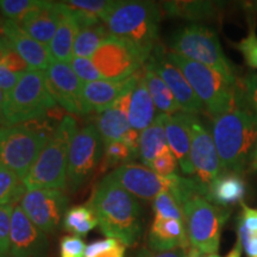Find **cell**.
I'll use <instances>...</instances> for the list:
<instances>
[{
  "instance_id": "35",
  "label": "cell",
  "mask_w": 257,
  "mask_h": 257,
  "mask_svg": "<svg viewBox=\"0 0 257 257\" xmlns=\"http://www.w3.org/2000/svg\"><path fill=\"white\" fill-rule=\"evenodd\" d=\"M240 104L257 121V74L249 73L238 81Z\"/></svg>"
},
{
  "instance_id": "42",
  "label": "cell",
  "mask_w": 257,
  "mask_h": 257,
  "mask_svg": "<svg viewBox=\"0 0 257 257\" xmlns=\"http://www.w3.org/2000/svg\"><path fill=\"white\" fill-rule=\"evenodd\" d=\"M0 63L3 64V66H5L6 68L11 70V72L14 73H21V74H24L30 70L29 68L28 63L25 62L23 60V57H22L19 54L16 53L15 50L12 49H8V51L5 53V55L3 56L2 61H0Z\"/></svg>"
},
{
  "instance_id": "23",
  "label": "cell",
  "mask_w": 257,
  "mask_h": 257,
  "mask_svg": "<svg viewBox=\"0 0 257 257\" xmlns=\"http://www.w3.org/2000/svg\"><path fill=\"white\" fill-rule=\"evenodd\" d=\"M245 182L242 175L232 172H221L208 186L206 199L217 206L226 208L238 204L245 197Z\"/></svg>"
},
{
  "instance_id": "7",
  "label": "cell",
  "mask_w": 257,
  "mask_h": 257,
  "mask_svg": "<svg viewBox=\"0 0 257 257\" xmlns=\"http://www.w3.org/2000/svg\"><path fill=\"white\" fill-rule=\"evenodd\" d=\"M170 51L201 63L223 75L231 85L238 86L233 67L225 56L217 34L201 24H189L173 34Z\"/></svg>"
},
{
  "instance_id": "28",
  "label": "cell",
  "mask_w": 257,
  "mask_h": 257,
  "mask_svg": "<svg viewBox=\"0 0 257 257\" xmlns=\"http://www.w3.org/2000/svg\"><path fill=\"white\" fill-rule=\"evenodd\" d=\"M144 80H146L148 91L152 96L154 105L160 111V113L174 114L181 111L166 82L152 68L147 66H144Z\"/></svg>"
},
{
  "instance_id": "13",
  "label": "cell",
  "mask_w": 257,
  "mask_h": 257,
  "mask_svg": "<svg viewBox=\"0 0 257 257\" xmlns=\"http://www.w3.org/2000/svg\"><path fill=\"white\" fill-rule=\"evenodd\" d=\"M144 66L152 68L166 82L182 112L197 115L204 111V104L193 91L181 70L168 60L167 50L161 44H157Z\"/></svg>"
},
{
  "instance_id": "17",
  "label": "cell",
  "mask_w": 257,
  "mask_h": 257,
  "mask_svg": "<svg viewBox=\"0 0 257 257\" xmlns=\"http://www.w3.org/2000/svg\"><path fill=\"white\" fill-rule=\"evenodd\" d=\"M0 38L10 49L23 57L30 70H46L53 63L48 47L29 36L16 22L10 19L0 21Z\"/></svg>"
},
{
  "instance_id": "31",
  "label": "cell",
  "mask_w": 257,
  "mask_h": 257,
  "mask_svg": "<svg viewBox=\"0 0 257 257\" xmlns=\"http://www.w3.org/2000/svg\"><path fill=\"white\" fill-rule=\"evenodd\" d=\"M28 192L24 180L0 163V205L16 206Z\"/></svg>"
},
{
  "instance_id": "4",
  "label": "cell",
  "mask_w": 257,
  "mask_h": 257,
  "mask_svg": "<svg viewBox=\"0 0 257 257\" xmlns=\"http://www.w3.org/2000/svg\"><path fill=\"white\" fill-rule=\"evenodd\" d=\"M161 5L155 2H121L104 22L112 36L134 44L144 61L149 60L159 41Z\"/></svg>"
},
{
  "instance_id": "29",
  "label": "cell",
  "mask_w": 257,
  "mask_h": 257,
  "mask_svg": "<svg viewBox=\"0 0 257 257\" xmlns=\"http://www.w3.org/2000/svg\"><path fill=\"white\" fill-rule=\"evenodd\" d=\"M161 8L169 17L184 18L188 21H201L213 17L218 6L212 2H163Z\"/></svg>"
},
{
  "instance_id": "49",
  "label": "cell",
  "mask_w": 257,
  "mask_h": 257,
  "mask_svg": "<svg viewBox=\"0 0 257 257\" xmlns=\"http://www.w3.org/2000/svg\"><path fill=\"white\" fill-rule=\"evenodd\" d=\"M125 250H126V245L118 240L117 244H115L113 248H111L110 250H107V251L102 252L100 255L95 257H124Z\"/></svg>"
},
{
  "instance_id": "15",
  "label": "cell",
  "mask_w": 257,
  "mask_h": 257,
  "mask_svg": "<svg viewBox=\"0 0 257 257\" xmlns=\"http://www.w3.org/2000/svg\"><path fill=\"white\" fill-rule=\"evenodd\" d=\"M47 234L29 219L19 205L14 207L10 233V257H47Z\"/></svg>"
},
{
  "instance_id": "27",
  "label": "cell",
  "mask_w": 257,
  "mask_h": 257,
  "mask_svg": "<svg viewBox=\"0 0 257 257\" xmlns=\"http://www.w3.org/2000/svg\"><path fill=\"white\" fill-rule=\"evenodd\" d=\"M95 126L100 134L104 144H108L115 141H121L124 135L131 127L127 113L111 106L110 108L101 112L96 117Z\"/></svg>"
},
{
  "instance_id": "9",
  "label": "cell",
  "mask_w": 257,
  "mask_h": 257,
  "mask_svg": "<svg viewBox=\"0 0 257 257\" xmlns=\"http://www.w3.org/2000/svg\"><path fill=\"white\" fill-rule=\"evenodd\" d=\"M181 208L191 248L204 255H217L221 230L230 211L212 204L201 195L188 199Z\"/></svg>"
},
{
  "instance_id": "36",
  "label": "cell",
  "mask_w": 257,
  "mask_h": 257,
  "mask_svg": "<svg viewBox=\"0 0 257 257\" xmlns=\"http://www.w3.org/2000/svg\"><path fill=\"white\" fill-rule=\"evenodd\" d=\"M135 159L134 154L128 149V147L121 141H115L108 144H105L104 155L101 160V172L111 168V167L121 165L126 161Z\"/></svg>"
},
{
  "instance_id": "37",
  "label": "cell",
  "mask_w": 257,
  "mask_h": 257,
  "mask_svg": "<svg viewBox=\"0 0 257 257\" xmlns=\"http://www.w3.org/2000/svg\"><path fill=\"white\" fill-rule=\"evenodd\" d=\"M70 67L76 74V76L81 80L83 83L98 81V80H102L101 74L96 69L92 60L86 59V57H75L73 56L72 61L69 62Z\"/></svg>"
},
{
  "instance_id": "21",
  "label": "cell",
  "mask_w": 257,
  "mask_h": 257,
  "mask_svg": "<svg viewBox=\"0 0 257 257\" xmlns=\"http://www.w3.org/2000/svg\"><path fill=\"white\" fill-rule=\"evenodd\" d=\"M61 18H62L61 2H44L35 14H32L19 25L29 36L48 47L53 37L55 36Z\"/></svg>"
},
{
  "instance_id": "25",
  "label": "cell",
  "mask_w": 257,
  "mask_h": 257,
  "mask_svg": "<svg viewBox=\"0 0 257 257\" xmlns=\"http://www.w3.org/2000/svg\"><path fill=\"white\" fill-rule=\"evenodd\" d=\"M165 113L156 115L153 124L140 134V157L147 167L168 147L165 128Z\"/></svg>"
},
{
  "instance_id": "46",
  "label": "cell",
  "mask_w": 257,
  "mask_h": 257,
  "mask_svg": "<svg viewBox=\"0 0 257 257\" xmlns=\"http://www.w3.org/2000/svg\"><path fill=\"white\" fill-rule=\"evenodd\" d=\"M118 240L114 238H106L101 240H96V242L89 244L88 246H86L85 251V257H95L100 253L107 251L111 248L117 244Z\"/></svg>"
},
{
  "instance_id": "50",
  "label": "cell",
  "mask_w": 257,
  "mask_h": 257,
  "mask_svg": "<svg viewBox=\"0 0 257 257\" xmlns=\"http://www.w3.org/2000/svg\"><path fill=\"white\" fill-rule=\"evenodd\" d=\"M6 92L0 89V127L5 126V119H4V102H5Z\"/></svg>"
},
{
  "instance_id": "16",
  "label": "cell",
  "mask_w": 257,
  "mask_h": 257,
  "mask_svg": "<svg viewBox=\"0 0 257 257\" xmlns=\"http://www.w3.org/2000/svg\"><path fill=\"white\" fill-rule=\"evenodd\" d=\"M48 88L63 110L73 114L83 115L82 88L83 82L74 73L69 63L53 62L44 70Z\"/></svg>"
},
{
  "instance_id": "41",
  "label": "cell",
  "mask_w": 257,
  "mask_h": 257,
  "mask_svg": "<svg viewBox=\"0 0 257 257\" xmlns=\"http://www.w3.org/2000/svg\"><path fill=\"white\" fill-rule=\"evenodd\" d=\"M86 244L80 237L68 234L60 240V257H85Z\"/></svg>"
},
{
  "instance_id": "39",
  "label": "cell",
  "mask_w": 257,
  "mask_h": 257,
  "mask_svg": "<svg viewBox=\"0 0 257 257\" xmlns=\"http://www.w3.org/2000/svg\"><path fill=\"white\" fill-rule=\"evenodd\" d=\"M155 172L156 174L161 176H170L174 175L178 168V160L174 156V154L172 153V150L169 148H167L166 150H163L155 160L150 163V166L148 167Z\"/></svg>"
},
{
  "instance_id": "5",
  "label": "cell",
  "mask_w": 257,
  "mask_h": 257,
  "mask_svg": "<svg viewBox=\"0 0 257 257\" xmlns=\"http://www.w3.org/2000/svg\"><path fill=\"white\" fill-rule=\"evenodd\" d=\"M76 133V120L72 115H64L25 176L24 184L28 191L42 188L61 191L66 187L69 149Z\"/></svg>"
},
{
  "instance_id": "2",
  "label": "cell",
  "mask_w": 257,
  "mask_h": 257,
  "mask_svg": "<svg viewBox=\"0 0 257 257\" xmlns=\"http://www.w3.org/2000/svg\"><path fill=\"white\" fill-rule=\"evenodd\" d=\"M212 137L223 172L242 174L257 144V121L242 104L213 119Z\"/></svg>"
},
{
  "instance_id": "14",
  "label": "cell",
  "mask_w": 257,
  "mask_h": 257,
  "mask_svg": "<svg viewBox=\"0 0 257 257\" xmlns=\"http://www.w3.org/2000/svg\"><path fill=\"white\" fill-rule=\"evenodd\" d=\"M191 161L197 179L207 189L223 172L212 134L202 125L197 115L191 117Z\"/></svg>"
},
{
  "instance_id": "48",
  "label": "cell",
  "mask_w": 257,
  "mask_h": 257,
  "mask_svg": "<svg viewBox=\"0 0 257 257\" xmlns=\"http://www.w3.org/2000/svg\"><path fill=\"white\" fill-rule=\"evenodd\" d=\"M121 142H124L134 154V156H140V131L130 128L124 137L121 138Z\"/></svg>"
},
{
  "instance_id": "53",
  "label": "cell",
  "mask_w": 257,
  "mask_h": 257,
  "mask_svg": "<svg viewBox=\"0 0 257 257\" xmlns=\"http://www.w3.org/2000/svg\"><path fill=\"white\" fill-rule=\"evenodd\" d=\"M252 8H253V9H255V10H256V11H257V2H256V3H253Z\"/></svg>"
},
{
  "instance_id": "10",
  "label": "cell",
  "mask_w": 257,
  "mask_h": 257,
  "mask_svg": "<svg viewBox=\"0 0 257 257\" xmlns=\"http://www.w3.org/2000/svg\"><path fill=\"white\" fill-rule=\"evenodd\" d=\"M100 134L94 124L78 131L70 144L67 168V185L72 192L78 191L98 167L104 155Z\"/></svg>"
},
{
  "instance_id": "3",
  "label": "cell",
  "mask_w": 257,
  "mask_h": 257,
  "mask_svg": "<svg viewBox=\"0 0 257 257\" xmlns=\"http://www.w3.org/2000/svg\"><path fill=\"white\" fill-rule=\"evenodd\" d=\"M50 111L37 119L0 127V163L21 179H25L57 127L51 125L55 115Z\"/></svg>"
},
{
  "instance_id": "32",
  "label": "cell",
  "mask_w": 257,
  "mask_h": 257,
  "mask_svg": "<svg viewBox=\"0 0 257 257\" xmlns=\"http://www.w3.org/2000/svg\"><path fill=\"white\" fill-rule=\"evenodd\" d=\"M121 2L115 0H69L64 2L68 8L82 12L89 17L105 22Z\"/></svg>"
},
{
  "instance_id": "8",
  "label": "cell",
  "mask_w": 257,
  "mask_h": 257,
  "mask_svg": "<svg viewBox=\"0 0 257 257\" xmlns=\"http://www.w3.org/2000/svg\"><path fill=\"white\" fill-rule=\"evenodd\" d=\"M56 106L48 88L44 70H29L17 85L6 92L4 102L5 126H14L43 117Z\"/></svg>"
},
{
  "instance_id": "30",
  "label": "cell",
  "mask_w": 257,
  "mask_h": 257,
  "mask_svg": "<svg viewBox=\"0 0 257 257\" xmlns=\"http://www.w3.org/2000/svg\"><path fill=\"white\" fill-rule=\"evenodd\" d=\"M99 225L98 218L89 205H78L70 207L63 218L64 229L76 237H85Z\"/></svg>"
},
{
  "instance_id": "6",
  "label": "cell",
  "mask_w": 257,
  "mask_h": 257,
  "mask_svg": "<svg viewBox=\"0 0 257 257\" xmlns=\"http://www.w3.org/2000/svg\"><path fill=\"white\" fill-rule=\"evenodd\" d=\"M167 57L181 70L213 119L240 104L238 86L231 85L216 70L173 51H167Z\"/></svg>"
},
{
  "instance_id": "43",
  "label": "cell",
  "mask_w": 257,
  "mask_h": 257,
  "mask_svg": "<svg viewBox=\"0 0 257 257\" xmlns=\"http://www.w3.org/2000/svg\"><path fill=\"white\" fill-rule=\"evenodd\" d=\"M238 240L248 257H257V233H250L242 225H238Z\"/></svg>"
},
{
  "instance_id": "18",
  "label": "cell",
  "mask_w": 257,
  "mask_h": 257,
  "mask_svg": "<svg viewBox=\"0 0 257 257\" xmlns=\"http://www.w3.org/2000/svg\"><path fill=\"white\" fill-rule=\"evenodd\" d=\"M144 67L130 78L124 80H98V81L83 83L82 88V111L83 114L91 112L100 114L110 108L119 96L128 89L136 87L138 80L143 74Z\"/></svg>"
},
{
  "instance_id": "19",
  "label": "cell",
  "mask_w": 257,
  "mask_h": 257,
  "mask_svg": "<svg viewBox=\"0 0 257 257\" xmlns=\"http://www.w3.org/2000/svg\"><path fill=\"white\" fill-rule=\"evenodd\" d=\"M191 117L192 114L180 111L166 114L165 119L167 143L186 175H195L191 161Z\"/></svg>"
},
{
  "instance_id": "44",
  "label": "cell",
  "mask_w": 257,
  "mask_h": 257,
  "mask_svg": "<svg viewBox=\"0 0 257 257\" xmlns=\"http://www.w3.org/2000/svg\"><path fill=\"white\" fill-rule=\"evenodd\" d=\"M239 224L250 233H257V208H251L242 204Z\"/></svg>"
},
{
  "instance_id": "12",
  "label": "cell",
  "mask_w": 257,
  "mask_h": 257,
  "mask_svg": "<svg viewBox=\"0 0 257 257\" xmlns=\"http://www.w3.org/2000/svg\"><path fill=\"white\" fill-rule=\"evenodd\" d=\"M68 198L60 189H32L22 199V210L44 233L56 232L63 224Z\"/></svg>"
},
{
  "instance_id": "26",
  "label": "cell",
  "mask_w": 257,
  "mask_h": 257,
  "mask_svg": "<svg viewBox=\"0 0 257 257\" xmlns=\"http://www.w3.org/2000/svg\"><path fill=\"white\" fill-rule=\"evenodd\" d=\"M110 36V31L101 21H93L80 25L79 34L73 47V56L89 59L101 46L102 42Z\"/></svg>"
},
{
  "instance_id": "20",
  "label": "cell",
  "mask_w": 257,
  "mask_h": 257,
  "mask_svg": "<svg viewBox=\"0 0 257 257\" xmlns=\"http://www.w3.org/2000/svg\"><path fill=\"white\" fill-rule=\"evenodd\" d=\"M148 245L150 250L157 252L172 251L175 249L188 250L191 245L184 221L154 218L148 236Z\"/></svg>"
},
{
  "instance_id": "47",
  "label": "cell",
  "mask_w": 257,
  "mask_h": 257,
  "mask_svg": "<svg viewBox=\"0 0 257 257\" xmlns=\"http://www.w3.org/2000/svg\"><path fill=\"white\" fill-rule=\"evenodd\" d=\"M137 257H188V250L175 249L172 251L157 252L150 249H141L137 253Z\"/></svg>"
},
{
  "instance_id": "24",
  "label": "cell",
  "mask_w": 257,
  "mask_h": 257,
  "mask_svg": "<svg viewBox=\"0 0 257 257\" xmlns=\"http://www.w3.org/2000/svg\"><path fill=\"white\" fill-rule=\"evenodd\" d=\"M155 105L152 96L148 91L146 80H144V70L138 80L136 87L134 88L131 95L130 106H128L127 118L131 127L137 131H143L144 128L153 124L155 120Z\"/></svg>"
},
{
  "instance_id": "11",
  "label": "cell",
  "mask_w": 257,
  "mask_h": 257,
  "mask_svg": "<svg viewBox=\"0 0 257 257\" xmlns=\"http://www.w3.org/2000/svg\"><path fill=\"white\" fill-rule=\"evenodd\" d=\"M92 61L104 80H124L143 68L144 61L131 42L111 36L93 54Z\"/></svg>"
},
{
  "instance_id": "33",
  "label": "cell",
  "mask_w": 257,
  "mask_h": 257,
  "mask_svg": "<svg viewBox=\"0 0 257 257\" xmlns=\"http://www.w3.org/2000/svg\"><path fill=\"white\" fill-rule=\"evenodd\" d=\"M43 0H0V12L6 19L21 24L43 5Z\"/></svg>"
},
{
  "instance_id": "38",
  "label": "cell",
  "mask_w": 257,
  "mask_h": 257,
  "mask_svg": "<svg viewBox=\"0 0 257 257\" xmlns=\"http://www.w3.org/2000/svg\"><path fill=\"white\" fill-rule=\"evenodd\" d=\"M14 207L0 205V257H10V233Z\"/></svg>"
},
{
  "instance_id": "52",
  "label": "cell",
  "mask_w": 257,
  "mask_h": 257,
  "mask_svg": "<svg viewBox=\"0 0 257 257\" xmlns=\"http://www.w3.org/2000/svg\"><path fill=\"white\" fill-rule=\"evenodd\" d=\"M188 257H219L218 255H204V253L199 252L198 250L189 248L188 249Z\"/></svg>"
},
{
  "instance_id": "1",
  "label": "cell",
  "mask_w": 257,
  "mask_h": 257,
  "mask_svg": "<svg viewBox=\"0 0 257 257\" xmlns=\"http://www.w3.org/2000/svg\"><path fill=\"white\" fill-rule=\"evenodd\" d=\"M107 238L135 245L142 233L141 206L137 198L106 175L96 185L88 202Z\"/></svg>"
},
{
  "instance_id": "22",
  "label": "cell",
  "mask_w": 257,
  "mask_h": 257,
  "mask_svg": "<svg viewBox=\"0 0 257 257\" xmlns=\"http://www.w3.org/2000/svg\"><path fill=\"white\" fill-rule=\"evenodd\" d=\"M61 5H62V18L55 36L48 46V49L53 62L69 63L73 59V47L80 27L72 10L64 4V2H61Z\"/></svg>"
},
{
  "instance_id": "40",
  "label": "cell",
  "mask_w": 257,
  "mask_h": 257,
  "mask_svg": "<svg viewBox=\"0 0 257 257\" xmlns=\"http://www.w3.org/2000/svg\"><path fill=\"white\" fill-rule=\"evenodd\" d=\"M236 47L242 53L246 64L257 69V35L255 30L250 29L249 34L240 40Z\"/></svg>"
},
{
  "instance_id": "51",
  "label": "cell",
  "mask_w": 257,
  "mask_h": 257,
  "mask_svg": "<svg viewBox=\"0 0 257 257\" xmlns=\"http://www.w3.org/2000/svg\"><path fill=\"white\" fill-rule=\"evenodd\" d=\"M250 169L253 170V172H257V144L255 147V150H253L252 153V156H251V160H250Z\"/></svg>"
},
{
  "instance_id": "34",
  "label": "cell",
  "mask_w": 257,
  "mask_h": 257,
  "mask_svg": "<svg viewBox=\"0 0 257 257\" xmlns=\"http://www.w3.org/2000/svg\"><path fill=\"white\" fill-rule=\"evenodd\" d=\"M155 218L161 219H175L184 221L182 208L170 192H163L154 199L153 202Z\"/></svg>"
},
{
  "instance_id": "45",
  "label": "cell",
  "mask_w": 257,
  "mask_h": 257,
  "mask_svg": "<svg viewBox=\"0 0 257 257\" xmlns=\"http://www.w3.org/2000/svg\"><path fill=\"white\" fill-rule=\"evenodd\" d=\"M23 74L14 73L0 63V89L4 92L11 91L17 85Z\"/></svg>"
}]
</instances>
